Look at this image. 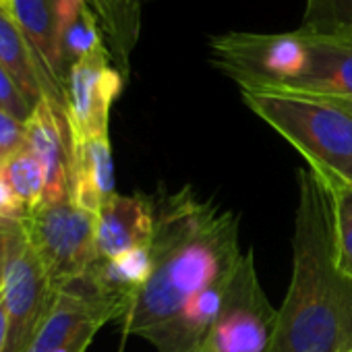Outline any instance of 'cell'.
<instances>
[{
	"label": "cell",
	"mask_w": 352,
	"mask_h": 352,
	"mask_svg": "<svg viewBox=\"0 0 352 352\" xmlns=\"http://www.w3.org/2000/svg\"><path fill=\"white\" fill-rule=\"evenodd\" d=\"M278 311L270 305L253 251H245L228 300L197 352H272Z\"/></svg>",
	"instance_id": "6"
},
{
	"label": "cell",
	"mask_w": 352,
	"mask_h": 352,
	"mask_svg": "<svg viewBox=\"0 0 352 352\" xmlns=\"http://www.w3.org/2000/svg\"><path fill=\"white\" fill-rule=\"evenodd\" d=\"M0 65L34 106L48 96L42 67L19 23L5 7H0Z\"/></svg>",
	"instance_id": "14"
},
{
	"label": "cell",
	"mask_w": 352,
	"mask_h": 352,
	"mask_svg": "<svg viewBox=\"0 0 352 352\" xmlns=\"http://www.w3.org/2000/svg\"><path fill=\"white\" fill-rule=\"evenodd\" d=\"M11 15L19 23L42 67V73L48 83L46 98L67 108L69 67L60 50L56 0H13Z\"/></svg>",
	"instance_id": "11"
},
{
	"label": "cell",
	"mask_w": 352,
	"mask_h": 352,
	"mask_svg": "<svg viewBox=\"0 0 352 352\" xmlns=\"http://www.w3.org/2000/svg\"><path fill=\"white\" fill-rule=\"evenodd\" d=\"M11 3H13V0H0V7H5V9L11 11Z\"/></svg>",
	"instance_id": "23"
},
{
	"label": "cell",
	"mask_w": 352,
	"mask_h": 352,
	"mask_svg": "<svg viewBox=\"0 0 352 352\" xmlns=\"http://www.w3.org/2000/svg\"><path fill=\"white\" fill-rule=\"evenodd\" d=\"M272 352H352V278L338 267L327 187L298 172L292 274Z\"/></svg>",
	"instance_id": "2"
},
{
	"label": "cell",
	"mask_w": 352,
	"mask_h": 352,
	"mask_svg": "<svg viewBox=\"0 0 352 352\" xmlns=\"http://www.w3.org/2000/svg\"><path fill=\"white\" fill-rule=\"evenodd\" d=\"M13 220H0V288H3L5 265H7V247H9V230Z\"/></svg>",
	"instance_id": "21"
},
{
	"label": "cell",
	"mask_w": 352,
	"mask_h": 352,
	"mask_svg": "<svg viewBox=\"0 0 352 352\" xmlns=\"http://www.w3.org/2000/svg\"><path fill=\"white\" fill-rule=\"evenodd\" d=\"M7 338H9V321H7L3 298H0V352H7Z\"/></svg>",
	"instance_id": "22"
},
{
	"label": "cell",
	"mask_w": 352,
	"mask_h": 352,
	"mask_svg": "<svg viewBox=\"0 0 352 352\" xmlns=\"http://www.w3.org/2000/svg\"><path fill=\"white\" fill-rule=\"evenodd\" d=\"M28 147L25 122L0 108V164L9 162L15 153Z\"/></svg>",
	"instance_id": "18"
},
{
	"label": "cell",
	"mask_w": 352,
	"mask_h": 352,
	"mask_svg": "<svg viewBox=\"0 0 352 352\" xmlns=\"http://www.w3.org/2000/svg\"><path fill=\"white\" fill-rule=\"evenodd\" d=\"M120 89L122 77L108 65L104 48L73 63L67 77V114L73 137L108 135L110 108Z\"/></svg>",
	"instance_id": "8"
},
{
	"label": "cell",
	"mask_w": 352,
	"mask_h": 352,
	"mask_svg": "<svg viewBox=\"0 0 352 352\" xmlns=\"http://www.w3.org/2000/svg\"><path fill=\"white\" fill-rule=\"evenodd\" d=\"M296 32L321 38H352V0H307Z\"/></svg>",
	"instance_id": "15"
},
{
	"label": "cell",
	"mask_w": 352,
	"mask_h": 352,
	"mask_svg": "<svg viewBox=\"0 0 352 352\" xmlns=\"http://www.w3.org/2000/svg\"><path fill=\"white\" fill-rule=\"evenodd\" d=\"M300 36L307 44V67L290 85L274 89H292L352 102V38Z\"/></svg>",
	"instance_id": "12"
},
{
	"label": "cell",
	"mask_w": 352,
	"mask_h": 352,
	"mask_svg": "<svg viewBox=\"0 0 352 352\" xmlns=\"http://www.w3.org/2000/svg\"><path fill=\"white\" fill-rule=\"evenodd\" d=\"M338 102H342V100H338ZM342 104H344V106H348V108L352 110V102H342Z\"/></svg>",
	"instance_id": "24"
},
{
	"label": "cell",
	"mask_w": 352,
	"mask_h": 352,
	"mask_svg": "<svg viewBox=\"0 0 352 352\" xmlns=\"http://www.w3.org/2000/svg\"><path fill=\"white\" fill-rule=\"evenodd\" d=\"M116 195L114 162L108 135L73 137L71 199L79 208L98 214L100 208Z\"/></svg>",
	"instance_id": "13"
},
{
	"label": "cell",
	"mask_w": 352,
	"mask_h": 352,
	"mask_svg": "<svg viewBox=\"0 0 352 352\" xmlns=\"http://www.w3.org/2000/svg\"><path fill=\"white\" fill-rule=\"evenodd\" d=\"M243 102L286 139L327 187H352V110L338 100L274 87H241Z\"/></svg>",
	"instance_id": "3"
},
{
	"label": "cell",
	"mask_w": 352,
	"mask_h": 352,
	"mask_svg": "<svg viewBox=\"0 0 352 352\" xmlns=\"http://www.w3.org/2000/svg\"><path fill=\"white\" fill-rule=\"evenodd\" d=\"M7 179L21 199L28 212L40 208L46 197V172L38 157L30 151V147L15 153L9 162L3 164Z\"/></svg>",
	"instance_id": "16"
},
{
	"label": "cell",
	"mask_w": 352,
	"mask_h": 352,
	"mask_svg": "<svg viewBox=\"0 0 352 352\" xmlns=\"http://www.w3.org/2000/svg\"><path fill=\"white\" fill-rule=\"evenodd\" d=\"M331 201L338 267L352 278V187L327 189Z\"/></svg>",
	"instance_id": "17"
},
{
	"label": "cell",
	"mask_w": 352,
	"mask_h": 352,
	"mask_svg": "<svg viewBox=\"0 0 352 352\" xmlns=\"http://www.w3.org/2000/svg\"><path fill=\"white\" fill-rule=\"evenodd\" d=\"M25 214H28L25 206L15 195L5 174V168L0 164V220H23Z\"/></svg>",
	"instance_id": "20"
},
{
	"label": "cell",
	"mask_w": 352,
	"mask_h": 352,
	"mask_svg": "<svg viewBox=\"0 0 352 352\" xmlns=\"http://www.w3.org/2000/svg\"><path fill=\"white\" fill-rule=\"evenodd\" d=\"M56 288L50 282L46 267L30 245L21 220L11 222L9 247H7V265L0 298H3L9 338L7 352H25L42 327L54 296Z\"/></svg>",
	"instance_id": "5"
},
{
	"label": "cell",
	"mask_w": 352,
	"mask_h": 352,
	"mask_svg": "<svg viewBox=\"0 0 352 352\" xmlns=\"http://www.w3.org/2000/svg\"><path fill=\"white\" fill-rule=\"evenodd\" d=\"M21 226L56 290L85 276L100 259L96 214L73 199L42 204L25 214Z\"/></svg>",
	"instance_id": "4"
},
{
	"label": "cell",
	"mask_w": 352,
	"mask_h": 352,
	"mask_svg": "<svg viewBox=\"0 0 352 352\" xmlns=\"http://www.w3.org/2000/svg\"><path fill=\"white\" fill-rule=\"evenodd\" d=\"M149 251L151 276L120 321L124 336H139L153 346L191 300L230 276L245 255L239 247V220L201 201L189 187L155 204Z\"/></svg>",
	"instance_id": "1"
},
{
	"label": "cell",
	"mask_w": 352,
	"mask_h": 352,
	"mask_svg": "<svg viewBox=\"0 0 352 352\" xmlns=\"http://www.w3.org/2000/svg\"><path fill=\"white\" fill-rule=\"evenodd\" d=\"M28 147L46 172L44 204L71 199L73 131L67 108L50 98H42L25 122Z\"/></svg>",
	"instance_id": "9"
},
{
	"label": "cell",
	"mask_w": 352,
	"mask_h": 352,
	"mask_svg": "<svg viewBox=\"0 0 352 352\" xmlns=\"http://www.w3.org/2000/svg\"><path fill=\"white\" fill-rule=\"evenodd\" d=\"M129 302L98 288L89 272L63 286L25 352H58L65 348L85 350L96 331L108 321L122 319Z\"/></svg>",
	"instance_id": "7"
},
{
	"label": "cell",
	"mask_w": 352,
	"mask_h": 352,
	"mask_svg": "<svg viewBox=\"0 0 352 352\" xmlns=\"http://www.w3.org/2000/svg\"><path fill=\"white\" fill-rule=\"evenodd\" d=\"M0 108L11 112L15 118H19L21 122H28V118L34 112V104L21 94V89L17 87V83L11 79V75L5 71V67L0 65Z\"/></svg>",
	"instance_id": "19"
},
{
	"label": "cell",
	"mask_w": 352,
	"mask_h": 352,
	"mask_svg": "<svg viewBox=\"0 0 352 352\" xmlns=\"http://www.w3.org/2000/svg\"><path fill=\"white\" fill-rule=\"evenodd\" d=\"M155 232V201L143 195H112L96 214V247L100 259L149 247Z\"/></svg>",
	"instance_id": "10"
}]
</instances>
